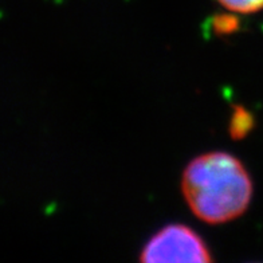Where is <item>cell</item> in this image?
I'll return each mask as SVG.
<instances>
[{
	"label": "cell",
	"instance_id": "277c9868",
	"mask_svg": "<svg viewBox=\"0 0 263 263\" xmlns=\"http://www.w3.org/2000/svg\"><path fill=\"white\" fill-rule=\"evenodd\" d=\"M219 4L232 12L254 14L263 10V0H216Z\"/></svg>",
	"mask_w": 263,
	"mask_h": 263
},
{
	"label": "cell",
	"instance_id": "5b68a950",
	"mask_svg": "<svg viewBox=\"0 0 263 263\" xmlns=\"http://www.w3.org/2000/svg\"><path fill=\"white\" fill-rule=\"evenodd\" d=\"M238 19L232 15H216L212 19V28L215 34H231L238 28Z\"/></svg>",
	"mask_w": 263,
	"mask_h": 263
},
{
	"label": "cell",
	"instance_id": "7a4b0ae2",
	"mask_svg": "<svg viewBox=\"0 0 263 263\" xmlns=\"http://www.w3.org/2000/svg\"><path fill=\"white\" fill-rule=\"evenodd\" d=\"M140 260L155 262H211L204 240L188 226L173 223L163 227L142 247Z\"/></svg>",
	"mask_w": 263,
	"mask_h": 263
},
{
	"label": "cell",
	"instance_id": "3957f363",
	"mask_svg": "<svg viewBox=\"0 0 263 263\" xmlns=\"http://www.w3.org/2000/svg\"><path fill=\"white\" fill-rule=\"evenodd\" d=\"M254 126V118L250 111L240 105H232V115L230 118L229 132L232 140H242Z\"/></svg>",
	"mask_w": 263,
	"mask_h": 263
},
{
	"label": "cell",
	"instance_id": "6da1fadb",
	"mask_svg": "<svg viewBox=\"0 0 263 263\" xmlns=\"http://www.w3.org/2000/svg\"><path fill=\"white\" fill-rule=\"evenodd\" d=\"M181 192L196 218L220 224L246 211L253 196V181L236 157L226 152H210L187 164Z\"/></svg>",
	"mask_w": 263,
	"mask_h": 263
}]
</instances>
